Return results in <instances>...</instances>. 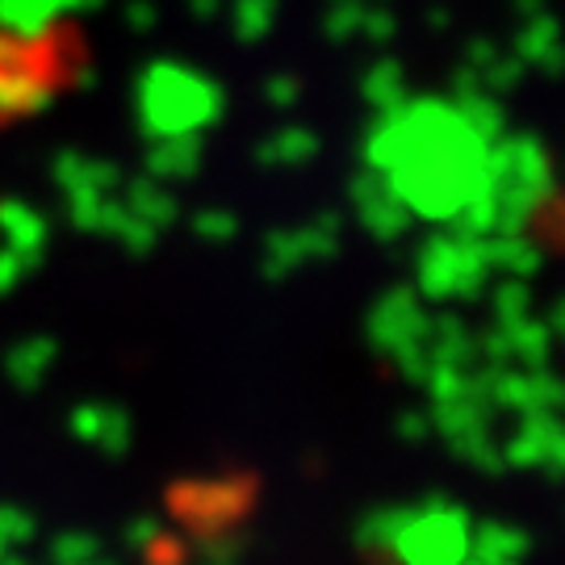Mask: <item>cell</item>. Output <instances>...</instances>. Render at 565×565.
<instances>
[{
  "mask_svg": "<svg viewBox=\"0 0 565 565\" xmlns=\"http://www.w3.org/2000/svg\"><path fill=\"white\" fill-rule=\"evenodd\" d=\"M81 72V34L60 21H18L0 9V130L55 105Z\"/></svg>",
  "mask_w": 565,
  "mask_h": 565,
  "instance_id": "obj_1",
  "label": "cell"
}]
</instances>
